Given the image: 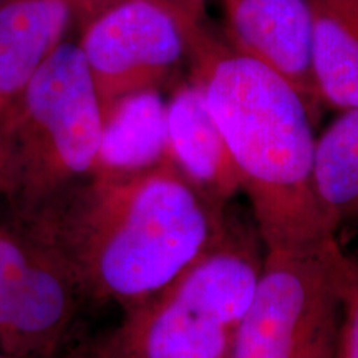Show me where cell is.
<instances>
[{"label": "cell", "mask_w": 358, "mask_h": 358, "mask_svg": "<svg viewBox=\"0 0 358 358\" xmlns=\"http://www.w3.org/2000/svg\"><path fill=\"white\" fill-rule=\"evenodd\" d=\"M192 82L203 90L248 196L264 248L332 237L313 192L312 110L282 75L232 50L182 13Z\"/></svg>", "instance_id": "7a4b0ae2"}, {"label": "cell", "mask_w": 358, "mask_h": 358, "mask_svg": "<svg viewBox=\"0 0 358 358\" xmlns=\"http://www.w3.org/2000/svg\"><path fill=\"white\" fill-rule=\"evenodd\" d=\"M338 295L340 325L335 358H358V250H340Z\"/></svg>", "instance_id": "5bb4252c"}, {"label": "cell", "mask_w": 358, "mask_h": 358, "mask_svg": "<svg viewBox=\"0 0 358 358\" xmlns=\"http://www.w3.org/2000/svg\"><path fill=\"white\" fill-rule=\"evenodd\" d=\"M8 151L3 203L24 221L96 168L103 111L78 43L47 58L19 96L0 113Z\"/></svg>", "instance_id": "3957f363"}, {"label": "cell", "mask_w": 358, "mask_h": 358, "mask_svg": "<svg viewBox=\"0 0 358 358\" xmlns=\"http://www.w3.org/2000/svg\"><path fill=\"white\" fill-rule=\"evenodd\" d=\"M166 156L213 203L227 206L243 192L229 148L196 82L181 85L166 101Z\"/></svg>", "instance_id": "9c48e42d"}, {"label": "cell", "mask_w": 358, "mask_h": 358, "mask_svg": "<svg viewBox=\"0 0 358 358\" xmlns=\"http://www.w3.org/2000/svg\"><path fill=\"white\" fill-rule=\"evenodd\" d=\"M244 313L211 280L182 271L161 292L128 307L111 340L127 358H227Z\"/></svg>", "instance_id": "52a82bcc"}, {"label": "cell", "mask_w": 358, "mask_h": 358, "mask_svg": "<svg viewBox=\"0 0 358 358\" xmlns=\"http://www.w3.org/2000/svg\"><path fill=\"white\" fill-rule=\"evenodd\" d=\"M83 301L60 256L19 224H0V350L52 358Z\"/></svg>", "instance_id": "5b68a950"}, {"label": "cell", "mask_w": 358, "mask_h": 358, "mask_svg": "<svg viewBox=\"0 0 358 358\" xmlns=\"http://www.w3.org/2000/svg\"><path fill=\"white\" fill-rule=\"evenodd\" d=\"M0 358H25V357H15V355H8V353L0 350Z\"/></svg>", "instance_id": "d6986e66"}, {"label": "cell", "mask_w": 358, "mask_h": 358, "mask_svg": "<svg viewBox=\"0 0 358 358\" xmlns=\"http://www.w3.org/2000/svg\"><path fill=\"white\" fill-rule=\"evenodd\" d=\"M75 19L73 0L0 2V113L65 42Z\"/></svg>", "instance_id": "30bf717a"}, {"label": "cell", "mask_w": 358, "mask_h": 358, "mask_svg": "<svg viewBox=\"0 0 358 358\" xmlns=\"http://www.w3.org/2000/svg\"><path fill=\"white\" fill-rule=\"evenodd\" d=\"M83 358H127V357H124L123 353L116 348L113 340H111V337H110V340L105 343V345H101V347L95 348V350L88 352Z\"/></svg>", "instance_id": "e0dca14e"}, {"label": "cell", "mask_w": 358, "mask_h": 358, "mask_svg": "<svg viewBox=\"0 0 358 358\" xmlns=\"http://www.w3.org/2000/svg\"><path fill=\"white\" fill-rule=\"evenodd\" d=\"M101 111L158 90L187 53L182 12L169 0H118L83 24L80 38Z\"/></svg>", "instance_id": "8992f818"}, {"label": "cell", "mask_w": 358, "mask_h": 358, "mask_svg": "<svg viewBox=\"0 0 358 358\" xmlns=\"http://www.w3.org/2000/svg\"><path fill=\"white\" fill-rule=\"evenodd\" d=\"M166 158V101L158 90L124 96L103 113L96 168L136 169Z\"/></svg>", "instance_id": "4fadbf2b"}, {"label": "cell", "mask_w": 358, "mask_h": 358, "mask_svg": "<svg viewBox=\"0 0 358 358\" xmlns=\"http://www.w3.org/2000/svg\"><path fill=\"white\" fill-rule=\"evenodd\" d=\"M313 192L325 231L358 234V108L342 111L315 140Z\"/></svg>", "instance_id": "7c38bea8"}, {"label": "cell", "mask_w": 358, "mask_h": 358, "mask_svg": "<svg viewBox=\"0 0 358 358\" xmlns=\"http://www.w3.org/2000/svg\"><path fill=\"white\" fill-rule=\"evenodd\" d=\"M115 2H118V0H73L75 15H77L78 20H82L85 24V22H88L95 13Z\"/></svg>", "instance_id": "9a60e30c"}, {"label": "cell", "mask_w": 358, "mask_h": 358, "mask_svg": "<svg viewBox=\"0 0 358 358\" xmlns=\"http://www.w3.org/2000/svg\"><path fill=\"white\" fill-rule=\"evenodd\" d=\"M0 2H3V0H0Z\"/></svg>", "instance_id": "ffe728a7"}, {"label": "cell", "mask_w": 358, "mask_h": 358, "mask_svg": "<svg viewBox=\"0 0 358 358\" xmlns=\"http://www.w3.org/2000/svg\"><path fill=\"white\" fill-rule=\"evenodd\" d=\"M312 75L320 103L358 108V0H308Z\"/></svg>", "instance_id": "8fae6325"}, {"label": "cell", "mask_w": 358, "mask_h": 358, "mask_svg": "<svg viewBox=\"0 0 358 358\" xmlns=\"http://www.w3.org/2000/svg\"><path fill=\"white\" fill-rule=\"evenodd\" d=\"M340 250L334 237L266 249L256 292L227 358H335Z\"/></svg>", "instance_id": "277c9868"}, {"label": "cell", "mask_w": 358, "mask_h": 358, "mask_svg": "<svg viewBox=\"0 0 358 358\" xmlns=\"http://www.w3.org/2000/svg\"><path fill=\"white\" fill-rule=\"evenodd\" d=\"M182 12L189 13V15L201 17V8H203V0H169Z\"/></svg>", "instance_id": "ac0fdd59"}, {"label": "cell", "mask_w": 358, "mask_h": 358, "mask_svg": "<svg viewBox=\"0 0 358 358\" xmlns=\"http://www.w3.org/2000/svg\"><path fill=\"white\" fill-rule=\"evenodd\" d=\"M227 45L282 75L312 113L319 108L312 75V8L308 0H221Z\"/></svg>", "instance_id": "ba28073f"}, {"label": "cell", "mask_w": 358, "mask_h": 358, "mask_svg": "<svg viewBox=\"0 0 358 358\" xmlns=\"http://www.w3.org/2000/svg\"><path fill=\"white\" fill-rule=\"evenodd\" d=\"M229 214L168 156L95 168L24 221L60 256L83 299L136 306L168 287L222 234Z\"/></svg>", "instance_id": "6da1fadb"}, {"label": "cell", "mask_w": 358, "mask_h": 358, "mask_svg": "<svg viewBox=\"0 0 358 358\" xmlns=\"http://www.w3.org/2000/svg\"><path fill=\"white\" fill-rule=\"evenodd\" d=\"M7 134L0 123V203H3V182H6V164H7Z\"/></svg>", "instance_id": "2e32d148"}]
</instances>
